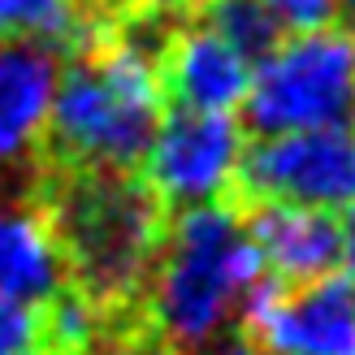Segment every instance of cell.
<instances>
[{"label":"cell","mask_w":355,"mask_h":355,"mask_svg":"<svg viewBox=\"0 0 355 355\" xmlns=\"http://www.w3.org/2000/svg\"><path fill=\"white\" fill-rule=\"evenodd\" d=\"M161 113L165 87L156 61L121 40H100L61 69L44 135L57 169L130 173L144 165Z\"/></svg>","instance_id":"cell-1"},{"label":"cell","mask_w":355,"mask_h":355,"mask_svg":"<svg viewBox=\"0 0 355 355\" xmlns=\"http://www.w3.org/2000/svg\"><path fill=\"white\" fill-rule=\"evenodd\" d=\"M48 221L65 273L96 308H121L148 282L165 243V208L135 173L61 169L48 191Z\"/></svg>","instance_id":"cell-2"},{"label":"cell","mask_w":355,"mask_h":355,"mask_svg":"<svg viewBox=\"0 0 355 355\" xmlns=\"http://www.w3.org/2000/svg\"><path fill=\"white\" fill-rule=\"evenodd\" d=\"M264 277L247 221L225 204L178 212L152 264V321L178 351H200L243 312L247 291Z\"/></svg>","instance_id":"cell-3"},{"label":"cell","mask_w":355,"mask_h":355,"mask_svg":"<svg viewBox=\"0 0 355 355\" xmlns=\"http://www.w3.org/2000/svg\"><path fill=\"white\" fill-rule=\"evenodd\" d=\"M247 126L260 139L351 126L355 117V35L321 26L286 35L269 57L252 65L243 100Z\"/></svg>","instance_id":"cell-4"},{"label":"cell","mask_w":355,"mask_h":355,"mask_svg":"<svg viewBox=\"0 0 355 355\" xmlns=\"http://www.w3.org/2000/svg\"><path fill=\"white\" fill-rule=\"evenodd\" d=\"M247 152V135L234 113H200V109H169L161 113L144 169L148 191L161 208H204L239 182V165Z\"/></svg>","instance_id":"cell-5"},{"label":"cell","mask_w":355,"mask_h":355,"mask_svg":"<svg viewBox=\"0 0 355 355\" xmlns=\"http://www.w3.org/2000/svg\"><path fill=\"white\" fill-rule=\"evenodd\" d=\"M239 316L260 355H355V273L334 269L299 286L264 273Z\"/></svg>","instance_id":"cell-6"},{"label":"cell","mask_w":355,"mask_h":355,"mask_svg":"<svg viewBox=\"0 0 355 355\" xmlns=\"http://www.w3.org/2000/svg\"><path fill=\"white\" fill-rule=\"evenodd\" d=\"M239 187L256 204L338 212L355 200V126L273 135L243 152Z\"/></svg>","instance_id":"cell-7"},{"label":"cell","mask_w":355,"mask_h":355,"mask_svg":"<svg viewBox=\"0 0 355 355\" xmlns=\"http://www.w3.org/2000/svg\"><path fill=\"white\" fill-rule=\"evenodd\" d=\"M156 69H161L165 96L178 100V109L200 113L243 109L247 87H252V61L234 44H225L208 22L173 31Z\"/></svg>","instance_id":"cell-8"},{"label":"cell","mask_w":355,"mask_h":355,"mask_svg":"<svg viewBox=\"0 0 355 355\" xmlns=\"http://www.w3.org/2000/svg\"><path fill=\"white\" fill-rule=\"evenodd\" d=\"M247 239L260 252L264 273L299 286L316 282L343 264V234L338 212H316L295 204H256L247 217Z\"/></svg>","instance_id":"cell-9"},{"label":"cell","mask_w":355,"mask_h":355,"mask_svg":"<svg viewBox=\"0 0 355 355\" xmlns=\"http://www.w3.org/2000/svg\"><path fill=\"white\" fill-rule=\"evenodd\" d=\"M61 52L31 40H0V169L22 165L48 130Z\"/></svg>","instance_id":"cell-10"},{"label":"cell","mask_w":355,"mask_h":355,"mask_svg":"<svg viewBox=\"0 0 355 355\" xmlns=\"http://www.w3.org/2000/svg\"><path fill=\"white\" fill-rule=\"evenodd\" d=\"M65 256L40 204H0V299L44 308L65 291Z\"/></svg>","instance_id":"cell-11"},{"label":"cell","mask_w":355,"mask_h":355,"mask_svg":"<svg viewBox=\"0 0 355 355\" xmlns=\"http://www.w3.org/2000/svg\"><path fill=\"white\" fill-rule=\"evenodd\" d=\"M92 22L78 0H0V40H31L52 52L83 48Z\"/></svg>","instance_id":"cell-12"},{"label":"cell","mask_w":355,"mask_h":355,"mask_svg":"<svg viewBox=\"0 0 355 355\" xmlns=\"http://www.w3.org/2000/svg\"><path fill=\"white\" fill-rule=\"evenodd\" d=\"M208 26L217 31L225 44H234L252 65L260 57H269V52L286 40V31H282V22L273 17L269 0H217V5H208Z\"/></svg>","instance_id":"cell-13"},{"label":"cell","mask_w":355,"mask_h":355,"mask_svg":"<svg viewBox=\"0 0 355 355\" xmlns=\"http://www.w3.org/2000/svg\"><path fill=\"white\" fill-rule=\"evenodd\" d=\"M44 351L48 355H83L96 343L100 329V308L92 299H83L78 291H61L52 304H44Z\"/></svg>","instance_id":"cell-14"},{"label":"cell","mask_w":355,"mask_h":355,"mask_svg":"<svg viewBox=\"0 0 355 355\" xmlns=\"http://www.w3.org/2000/svg\"><path fill=\"white\" fill-rule=\"evenodd\" d=\"M0 355H48L44 351V316L35 308L0 299Z\"/></svg>","instance_id":"cell-15"},{"label":"cell","mask_w":355,"mask_h":355,"mask_svg":"<svg viewBox=\"0 0 355 355\" xmlns=\"http://www.w3.org/2000/svg\"><path fill=\"white\" fill-rule=\"evenodd\" d=\"M269 9L282 22V31L291 35L334 26V0H269Z\"/></svg>","instance_id":"cell-16"},{"label":"cell","mask_w":355,"mask_h":355,"mask_svg":"<svg viewBox=\"0 0 355 355\" xmlns=\"http://www.w3.org/2000/svg\"><path fill=\"white\" fill-rule=\"evenodd\" d=\"M195 355H260V351H256V343L247 338V334H230V329H225V334H217L208 347H200Z\"/></svg>","instance_id":"cell-17"},{"label":"cell","mask_w":355,"mask_h":355,"mask_svg":"<svg viewBox=\"0 0 355 355\" xmlns=\"http://www.w3.org/2000/svg\"><path fill=\"white\" fill-rule=\"evenodd\" d=\"M338 234H343V264H347V273H355V200L343 208Z\"/></svg>","instance_id":"cell-18"},{"label":"cell","mask_w":355,"mask_h":355,"mask_svg":"<svg viewBox=\"0 0 355 355\" xmlns=\"http://www.w3.org/2000/svg\"><path fill=\"white\" fill-rule=\"evenodd\" d=\"M334 17H343V31L355 35V0H334Z\"/></svg>","instance_id":"cell-19"},{"label":"cell","mask_w":355,"mask_h":355,"mask_svg":"<svg viewBox=\"0 0 355 355\" xmlns=\"http://www.w3.org/2000/svg\"><path fill=\"white\" fill-rule=\"evenodd\" d=\"M200 5H217V0H200Z\"/></svg>","instance_id":"cell-20"}]
</instances>
